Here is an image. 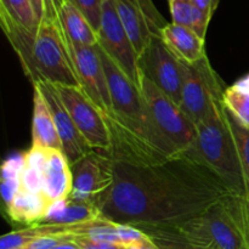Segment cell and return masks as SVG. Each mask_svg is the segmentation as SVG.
I'll return each instance as SVG.
<instances>
[{
	"label": "cell",
	"instance_id": "obj_4",
	"mask_svg": "<svg viewBox=\"0 0 249 249\" xmlns=\"http://www.w3.org/2000/svg\"><path fill=\"white\" fill-rule=\"evenodd\" d=\"M185 155L218 175L232 195H247L237 145L223 101L218 102L211 113L197 123L196 140Z\"/></svg>",
	"mask_w": 249,
	"mask_h": 249
},
{
	"label": "cell",
	"instance_id": "obj_9",
	"mask_svg": "<svg viewBox=\"0 0 249 249\" xmlns=\"http://www.w3.org/2000/svg\"><path fill=\"white\" fill-rule=\"evenodd\" d=\"M139 67L142 77L152 82L158 89L180 105L184 83V62L167 48L160 36H155L139 56Z\"/></svg>",
	"mask_w": 249,
	"mask_h": 249
},
{
	"label": "cell",
	"instance_id": "obj_3",
	"mask_svg": "<svg viewBox=\"0 0 249 249\" xmlns=\"http://www.w3.org/2000/svg\"><path fill=\"white\" fill-rule=\"evenodd\" d=\"M1 28L32 83L80 87L60 19L43 18L36 33L0 19Z\"/></svg>",
	"mask_w": 249,
	"mask_h": 249
},
{
	"label": "cell",
	"instance_id": "obj_30",
	"mask_svg": "<svg viewBox=\"0 0 249 249\" xmlns=\"http://www.w3.org/2000/svg\"><path fill=\"white\" fill-rule=\"evenodd\" d=\"M194 2L204 11L214 15V12L218 9L220 0H194Z\"/></svg>",
	"mask_w": 249,
	"mask_h": 249
},
{
	"label": "cell",
	"instance_id": "obj_22",
	"mask_svg": "<svg viewBox=\"0 0 249 249\" xmlns=\"http://www.w3.org/2000/svg\"><path fill=\"white\" fill-rule=\"evenodd\" d=\"M0 19L11 22L32 33H36L40 24L31 0H0Z\"/></svg>",
	"mask_w": 249,
	"mask_h": 249
},
{
	"label": "cell",
	"instance_id": "obj_32",
	"mask_svg": "<svg viewBox=\"0 0 249 249\" xmlns=\"http://www.w3.org/2000/svg\"><path fill=\"white\" fill-rule=\"evenodd\" d=\"M126 249H142L140 247V245L138 243H133V245H128L126 246Z\"/></svg>",
	"mask_w": 249,
	"mask_h": 249
},
{
	"label": "cell",
	"instance_id": "obj_27",
	"mask_svg": "<svg viewBox=\"0 0 249 249\" xmlns=\"http://www.w3.org/2000/svg\"><path fill=\"white\" fill-rule=\"evenodd\" d=\"M117 232H118L121 242L125 246L141 242V241L147 237V235L143 231H141L140 229L133 225H128V224L117 223Z\"/></svg>",
	"mask_w": 249,
	"mask_h": 249
},
{
	"label": "cell",
	"instance_id": "obj_19",
	"mask_svg": "<svg viewBox=\"0 0 249 249\" xmlns=\"http://www.w3.org/2000/svg\"><path fill=\"white\" fill-rule=\"evenodd\" d=\"M58 19L66 36L72 43L91 46L99 43L96 29L70 0H65L63 2L58 14Z\"/></svg>",
	"mask_w": 249,
	"mask_h": 249
},
{
	"label": "cell",
	"instance_id": "obj_5",
	"mask_svg": "<svg viewBox=\"0 0 249 249\" xmlns=\"http://www.w3.org/2000/svg\"><path fill=\"white\" fill-rule=\"evenodd\" d=\"M141 91L150 107L155 125L175 156L185 155L194 145L197 124L174 100L142 77Z\"/></svg>",
	"mask_w": 249,
	"mask_h": 249
},
{
	"label": "cell",
	"instance_id": "obj_28",
	"mask_svg": "<svg viewBox=\"0 0 249 249\" xmlns=\"http://www.w3.org/2000/svg\"><path fill=\"white\" fill-rule=\"evenodd\" d=\"M73 242L77 243L82 249H126V246L123 243L97 241L85 236H74Z\"/></svg>",
	"mask_w": 249,
	"mask_h": 249
},
{
	"label": "cell",
	"instance_id": "obj_18",
	"mask_svg": "<svg viewBox=\"0 0 249 249\" xmlns=\"http://www.w3.org/2000/svg\"><path fill=\"white\" fill-rule=\"evenodd\" d=\"M82 224H49V223H36L28 225L24 229L15 230L6 233L0 238V249H15L26 247L33 241L48 236H63L73 235L79 236L82 230Z\"/></svg>",
	"mask_w": 249,
	"mask_h": 249
},
{
	"label": "cell",
	"instance_id": "obj_2",
	"mask_svg": "<svg viewBox=\"0 0 249 249\" xmlns=\"http://www.w3.org/2000/svg\"><path fill=\"white\" fill-rule=\"evenodd\" d=\"M101 56L112 109L105 117L111 147L107 155L114 162L131 165H150L175 157L157 130L142 91L134 84L108 53L96 44Z\"/></svg>",
	"mask_w": 249,
	"mask_h": 249
},
{
	"label": "cell",
	"instance_id": "obj_29",
	"mask_svg": "<svg viewBox=\"0 0 249 249\" xmlns=\"http://www.w3.org/2000/svg\"><path fill=\"white\" fill-rule=\"evenodd\" d=\"M65 0H44V18L58 19V14Z\"/></svg>",
	"mask_w": 249,
	"mask_h": 249
},
{
	"label": "cell",
	"instance_id": "obj_14",
	"mask_svg": "<svg viewBox=\"0 0 249 249\" xmlns=\"http://www.w3.org/2000/svg\"><path fill=\"white\" fill-rule=\"evenodd\" d=\"M72 169L61 151L46 150L43 170V194L50 206L65 201L72 191Z\"/></svg>",
	"mask_w": 249,
	"mask_h": 249
},
{
	"label": "cell",
	"instance_id": "obj_11",
	"mask_svg": "<svg viewBox=\"0 0 249 249\" xmlns=\"http://www.w3.org/2000/svg\"><path fill=\"white\" fill-rule=\"evenodd\" d=\"M67 43L79 78L80 88L102 114L105 117L108 116L112 109L111 94L106 71L96 45H79L68 39Z\"/></svg>",
	"mask_w": 249,
	"mask_h": 249
},
{
	"label": "cell",
	"instance_id": "obj_13",
	"mask_svg": "<svg viewBox=\"0 0 249 249\" xmlns=\"http://www.w3.org/2000/svg\"><path fill=\"white\" fill-rule=\"evenodd\" d=\"M33 87H36L40 90L50 108L62 145V153L67 158L70 165H73L83 157L91 153L94 148L90 146L82 131L73 122L72 117L68 113L67 108L58 95L55 84L49 82H38L34 83Z\"/></svg>",
	"mask_w": 249,
	"mask_h": 249
},
{
	"label": "cell",
	"instance_id": "obj_1",
	"mask_svg": "<svg viewBox=\"0 0 249 249\" xmlns=\"http://www.w3.org/2000/svg\"><path fill=\"white\" fill-rule=\"evenodd\" d=\"M102 216L133 226L174 225L201 215L231 194L218 175L187 155L131 165L113 160Z\"/></svg>",
	"mask_w": 249,
	"mask_h": 249
},
{
	"label": "cell",
	"instance_id": "obj_25",
	"mask_svg": "<svg viewBox=\"0 0 249 249\" xmlns=\"http://www.w3.org/2000/svg\"><path fill=\"white\" fill-rule=\"evenodd\" d=\"M23 162L24 155H17L9 158L2 165V197H4L5 204L19 189Z\"/></svg>",
	"mask_w": 249,
	"mask_h": 249
},
{
	"label": "cell",
	"instance_id": "obj_6",
	"mask_svg": "<svg viewBox=\"0 0 249 249\" xmlns=\"http://www.w3.org/2000/svg\"><path fill=\"white\" fill-rule=\"evenodd\" d=\"M224 91L223 80L207 56L195 63H184L180 107L195 123L203 121L212 108L223 101Z\"/></svg>",
	"mask_w": 249,
	"mask_h": 249
},
{
	"label": "cell",
	"instance_id": "obj_20",
	"mask_svg": "<svg viewBox=\"0 0 249 249\" xmlns=\"http://www.w3.org/2000/svg\"><path fill=\"white\" fill-rule=\"evenodd\" d=\"M101 215V211L95 204L83 203L67 198L51 206L48 215L40 223L73 225L94 220Z\"/></svg>",
	"mask_w": 249,
	"mask_h": 249
},
{
	"label": "cell",
	"instance_id": "obj_21",
	"mask_svg": "<svg viewBox=\"0 0 249 249\" xmlns=\"http://www.w3.org/2000/svg\"><path fill=\"white\" fill-rule=\"evenodd\" d=\"M172 22L187 27L197 34L206 38L207 29L213 15L197 6L194 0H170Z\"/></svg>",
	"mask_w": 249,
	"mask_h": 249
},
{
	"label": "cell",
	"instance_id": "obj_12",
	"mask_svg": "<svg viewBox=\"0 0 249 249\" xmlns=\"http://www.w3.org/2000/svg\"><path fill=\"white\" fill-rule=\"evenodd\" d=\"M116 6L122 23L140 56L155 36H160L168 22L152 0H116Z\"/></svg>",
	"mask_w": 249,
	"mask_h": 249
},
{
	"label": "cell",
	"instance_id": "obj_34",
	"mask_svg": "<svg viewBox=\"0 0 249 249\" xmlns=\"http://www.w3.org/2000/svg\"><path fill=\"white\" fill-rule=\"evenodd\" d=\"M246 196H247V198H248V202H249V196H248V195H246Z\"/></svg>",
	"mask_w": 249,
	"mask_h": 249
},
{
	"label": "cell",
	"instance_id": "obj_7",
	"mask_svg": "<svg viewBox=\"0 0 249 249\" xmlns=\"http://www.w3.org/2000/svg\"><path fill=\"white\" fill-rule=\"evenodd\" d=\"M72 191L68 198L83 203L100 204L113 185V160L102 151L94 150L73 165Z\"/></svg>",
	"mask_w": 249,
	"mask_h": 249
},
{
	"label": "cell",
	"instance_id": "obj_33",
	"mask_svg": "<svg viewBox=\"0 0 249 249\" xmlns=\"http://www.w3.org/2000/svg\"><path fill=\"white\" fill-rule=\"evenodd\" d=\"M15 249H27L26 247H21V248H15Z\"/></svg>",
	"mask_w": 249,
	"mask_h": 249
},
{
	"label": "cell",
	"instance_id": "obj_26",
	"mask_svg": "<svg viewBox=\"0 0 249 249\" xmlns=\"http://www.w3.org/2000/svg\"><path fill=\"white\" fill-rule=\"evenodd\" d=\"M80 12L85 16V18L91 23V26L99 32L101 24L102 9L106 0H70Z\"/></svg>",
	"mask_w": 249,
	"mask_h": 249
},
{
	"label": "cell",
	"instance_id": "obj_17",
	"mask_svg": "<svg viewBox=\"0 0 249 249\" xmlns=\"http://www.w3.org/2000/svg\"><path fill=\"white\" fill-rule=\"evenodd\" d=\"M51 206L43 194L18 189L6 203L10 219L16 223L32 225L40 223L50 211Z\"/></svg>",
	"mask_w": 249,
	"mask_h": 249
},
{
	"label": "cell",
	"instance_id": "obj_35",
	"mask_svg": "<svg viewBox=\"0 0 249 249\" xmlns=\"http://www.w3.org/2000/svg\"><path fill=\"white\" fill-rule=\"evenodd\" d=\"M168 1H170V0H168Z\"/></svg>",
	"mask_w": 249,
	"mask_h": 249
},
{
	"label": "cell",
	"instance_id": "obj_24",
	"mask_svg": "<svg viewBox=\"0 0 249 249\" xmlns=\"http://www.w3.org/2000/svg\"><path fill=\"white\" fill-rule=\"evenodd\" d=\"M224 107H225V105H224ZM225 113L226 117H228L229 124H230V128L232 130L233 136H235L241 164H242L243 174H245L247 195L249 196V129L246 128L226 107Z\"/></svg>",
	"mask_w": 249,
	"mask_h": 249
},
{
	"label": "cell",
	"instance_id": "obj_31",
	"mask_svg": "<svg viewBox=\"0 0 249 249\" xmlns=\"http://www.w3.org/2000/svg\"><path fill=\"white\" fill-rule=\"evenodd\" d=\"M39 21L44 18V0H31Z\"/></svg>",
	"mask_w": 249,
	"mask_h": 249
},
{
	"label": "cell",
	"instance_id": "obj_8",
	"mask_svg": "<svg viewBox=\"0 0 249 249\" xmlns=\"http://www.w3.org/2000/svg\"><path fill=\"white\" fill-rule=\"evenodd\" d=\"M99 45L121 67L126 77L141 89L142 74L139 67V55L124 28L117 11L116 0H106L102 9Z\"/></svg>",
	"mask_w": 249,
	"mask_h": 249
},
{
	"label": "cell",
	"instance_id": "obj_23",
	"mask_svg": "<svg viewBox=\"0 0 249 249\" xmlns=\"http://www.w3.org/2000/svg\"><path fill=\"white\" fill-rule=\"evenodd\" d=\"M223 102L226 108L249 129V73L225 88Z\"/></svg>",
	"mask_w": 249,
	"mask_h": 249
},
{
	"label": "cell",
	"instance_id": "obj_16",
	"mask_svg": "<svg viewBox=\"0 0 249 249\" xmlns=\"http://www.w3.org/2000/svg\"><path fill=\"white\" fill-rule=\"evenodd\" d=\"M33 122H32V147L56 150L62 152V145L50 108L43 94L33 87Z\"/></svg>",
	"mask_w": 249,
	"mask_h": 249
},
{
	"label": "cell",
	"instance_id": "obj_10",
	"mask_svg": "<svg viewBox=\"0 0 249 249\" xmlns=\"http://www.w3.org/2000/svg\"><path fill=\"white\" fill-rule=\"evenodd\" d=\"M63 105L94 150L108 153L111 147L108 126L102 112L80 87L55 85Z\"/></svg>",
	"mask_w": 249,
	"mask_h": 249
},
{
	"label": "cell",
	"instance_id": "obj_15",
	"mask_svg": "<svg viewBox=\"0 0 249 249\" xmlns=\"http://www.w3.org/2000/svg\"><path fill=\"white\" fill-rule=\"evenodd\" d=\"M167 48L184 63H195L207 56L206 38L187 27L170 22L160 32Z\"/></svg>",
	"mask_w": 249,
	"mask_h": 249
}]
</instances>
